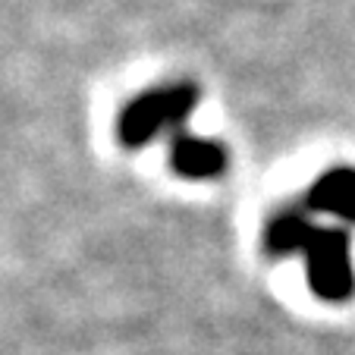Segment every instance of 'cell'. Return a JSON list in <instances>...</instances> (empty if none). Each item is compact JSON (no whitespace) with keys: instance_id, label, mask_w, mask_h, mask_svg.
Instances as JSON below:
<instances>
[{"instance_id":"2","label":"cell","mask_w":355,"mask_h":355,"mask_svg":"<svg viewBox=\"0 0 355 355\" xmlns=\"http://www.w3.org/2000/svg\"><path fill=\"white\" fill-rule=\"evenodd\" d=\"M198 101L201 92L192 82L151 88V92L139 94V98H132L126 104V110L116 120V139L126 148L148 145L167 129H180L195 114Z\"/></svg>"},{"instance_id":"1","label":"cell","mask_w":355,"mask_h":355,"mask_svg":"<svg viewBox=\"0 0 355 355\" xmlns=\"http://www.w3.org/2000/svg\"><path fill=\"white\" fill-rule=\"evenodd\" d=\"M264 248L274 255L305 252L309 286L324 302H346L355 295L352 236L343 227H318L309 208H283L264 227Z\"/></svg>"},{"instance_id":"3","label":"cell","mask_w":355,"mask_h":355,"mask_svg":"<svg viewBox=\"0 0 355 355\" xmlns=\"http://www.w3.org/2000/svg\"><path fill=\"white\" fill-rule=\"evenodd\" d=\"M170 167L186 180H214L227 170V148L211 139L176 132L170 145Z\"/></svg>"},{"instance_id":"4","label":"cell","mask_w":355,"mask_h":355,"mask_svg":"<svg viewBox=\"0 0 355 355\" xmlns=\"http://www.w3.org/2000/svg\"><path fill=\"white\" fill-rule=\"evenodd\" d=\"M305 208L330 214L343 223H355V170L334 167L318 176L315 186L305 195Z\"/></svg>"}]
</instances>
